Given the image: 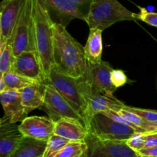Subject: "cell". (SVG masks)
<instances>
[{
    "label": "cell",
    "instance_id": "d6986e66",
    "mask_svg": "<svg viewBox=\"0 0 157 157\" xmlns=\"http://www.w3.org/2000/svg\"><path fill=\"white\" fill-rule=\"evenodd\" d=\"M103 31L98 29H90L88 38L84 46V52L87 62L98 64L102 61Z\"/></svg>",
    "mask_w": 157,
    "mask_h": 157
},
{
    "label": "cell",
    "instance_id": "d6a6232c",
    "mask_svg": "<svg viewBox=\"0 0 157 157\" xmlns=\"http://www.w3.org/2000/svg\"><path fill=\"white\" fill-rule=\"evenodd\" d=\"M143 129L145 130L146 133H157V122H148V121H147Z\"/></svg>",
    "mask_w": 157,
    "mask_h": 157
},
{
    "label": "cell",
    "instance_id": "44dd1931",
    "mask_svg": "<svg viewBox=\"0 0 157 157\" xmlns=\"http://www.w3.org/2000/svg\"><path fill=\"white\" fill-rule=\"evenodd\" d=\"M87 149L86 141H70L55 157H87Z\"/></svg>",
    "mask_w": 157,
    "mask_h": 157
},
{
    "label": "cell",
    "instance_id": "4dcf8cb0",
    "mask_svg": "<svg viewBox=\"0 0 157 157\" xmlns=\"http://www.w3.org/2000/svg\"><path fill=\"white\" fill-rule=\"evenodd\" d=\"M138 153L143 157H157V146L143 148L138 151Z\"/></svg>",
    "mask_w": 157,
    "mask_h": 157
},
{
    "label": "cell",
    "instance_id": "5bb4252c",
    "mask_svg": "<svg viewBox=\"0 0 157 157\" xmlns=\"http://www.w3.org/2000/svg\"><path fill=\"white\" fill-rule=\"evenodd\" d=\"M55 122L46 117H27L18 124V129L24 136L48 141L55 134Z\"/></svg>",
    "mask_w": 157,
    "mask_h": 157
},
{
    "label": "cell",
    "instance_id": "2e32d148",
    "mask_svg": "<svg viewBox=\"0 0 157 157\" xmlns=\"http://www.w3.org/2000/svg\"><path fill=\"white\" fill-rule=\"evenodd\" d=\"M0 101L5 112L4 117L13 124L21 122L30 112L22 104L18 90H9L0 93Z\"/></svg>",
    "mask_w": 157,
    "mask_h": 157
},
{
    "label": "cell",
    "instance_id": "3957f363",
    "mask_svg": "<svg viewBox=\"0 0 157 157\" xmlns=\"http://www.w3.org/2000/svg\"><path fill=\"white\" fill-rule=\"evenodd\" d=\"M136 13L130 12L118 0H92L85 21L89 29L104 31L114 23L134 21Z\"/></svg>",
    "mask_w": 157,
    "mask_h": 157
},
{
    "label": "cell",
    "instance_id": "4fadbf2b",
    "mask_svg": "<svg viewBox=\"0 0 157 157\" xmlns=\"http://www.w3.org/2000/svg\"><path fill=\"white\" fill-rule=\"evenodd\" d=\"M11 71L46 84L45 75L36 51L25 52L15 57Z\"/></svg>",
    "mask_w": 157,
    "mask_h": 157
},
{
    "label": "cell",
    "instance_id": "ffe728a7",
    "mask_svg": "<svg viewBox=\"0 0 157 157\" xmlns=\"http://www.w3.org/2000/svg\"><path fill=\"white\" fill-rule=\"evenodd\" d=\"M48 141L24 136L11 157H40L45 151Z\"/></svg>",
    "mask_w": 157,
    "mask_h": 157
},
{
    "label": "cell",
    "instance_id": "8fae6325",
    "mask_svg": "<svg viewBox=\"0 0 157 157\" xmlns=\"http://www.w3.org/2000/svg\"><path fill=\"white\" fill-rule=\"evenodd\" d=\"M25 0H3L0 9V50L12 36Z\"/></svg>",
    "mask_w": 157,
    "mask_h": 157
},
{
    "label": "cell",
    "instance_id": "5b68a950",
    "mask_svg": "<svg viewBox=\"0 0 157 157\" xmlns=\"http://www.w3.org/2000/svg\"><path fill=\"white\" fill-rule=\"evenodd\" d=\"M78 83L80 91L86 103L84 121L87 129L91 119L97 113L109 110L119 111L126 106L122 101L117 98H109L98 91L83 76L78 78Z\"/></svg>",
    "mask_w": 157,
    "mask_h": 157
},
{
    "label": "cell",
    "instance_id": "7402d4cb",
    "mask_svg": "<svg viewBox=\"0 0 157 157\" xmlns=\"http://www.w3.org/2000/svg\"><path fill=\"white\" fill-rule=\"evenodd\" d=\"M1 77L4 80L9 90H18L30 85V84L36 83V81H35L34 80L21 76L18 74L13 73L12 71L3 74L1 75Z\"/></svg>",
    "mask_w": 157,
    "mask_h": 157
},
{
    "label": "cell",
    "instance_id": "52a82bcc",
    "mask_svg": "<svg viewBox=\"0 0 157 157\" xmlns=\"http://www.w3.org/2000/svg\"><path fill=\"white\" fill-rule=\"evenodd\" d=\"M46 84L53 86L84 120L86 103L80 91L78 79L61 73L53 65Z\"/></svg>",
    "mask_w": 157,
    "mask_h": 157
},
{
    "label": "cell",
    "instance_id": "8992f818",
    "mask_svg": "<svg viewBox=\"0 0 157 157\" xmlns=\"http://www.w3.org/2000/svg\"><path fill=\"white\" fill-rule=\"evenodd\" d=\"M87 130L90 134L104 140H127L137 133L133 127L114 121L102 112L94 116Z\"/></svg>",
    "mask_w": 157,
    "mask_h": 157
},
{
    "label": "cell",
    "instance_id": "e0dca14e",
    "mask_svg": "<svg viewBox=\"0 0 157 157\" xmlns=\"http://www.w3.org/2000/svg\"><path fill=\"white\" fill-rule=\"evenodd\" d=\"M55 134L70 141H86L88 130L82 121L73 118H62L55 123Z\"/></svg>",
    "mask_w": 157,
    "mask_h": 157
},
{
    "label": "cell",
    "instance_id": "603a6c76",
    "mask_svg": "<svg viewBox=\"0 0 157 157\" xmlns=\"http://www.w3.org/2000/svg\"><path fill=\"white\" fill-rule=\"evenodd\" d=\"M15 61L12 43L8 41L2 50H0V75L11 71Z\"/></svg>",
    "mask_w": 157,
    "mask_h": 157
},
{
    "label": "cell",
    "instance_id": "836d02e7",
    "mask_svg": "<svg viewBox=\"0 0 157 157\" xmlns=\"http://www.w3.org/2000/svg\"><path fill=\"white\" fill-rule=\"evenodd\" d=\"M6 90H9V89H8L3 78L1 77L0 78V93H2V92L6 91Z\"/></svg>",
    "mask_w": 157,
    "mask_h": 157
},
{
    "label": "cell",
    "instance_id": "e575fe53",
    "mask_svg": "<svg viewBox=\"0 0 157 157\" xmlns=\"http://www.w3.org/2000/svg\"><path fill=\"white\" fill-rule=\"evenodd\" d=\"M40 157H42V156H40Z\"/></svg>",
    "mask_w": 157,
    "mask_h": 157
},
{
    "label": "cell",
    "instance_id": "d4e9b609",
    "mask_svg": "<svg viewBox=\"0 0 157 157\" xmlns=\"http://www.w3.org/2000/svg\"><path fill=\"white\" fill-rule=\"evenodd\" d=\"M124 109L133 113H136V115L148 122H157V110H146V109L137 108V107H131L128 106H125Z\"/></svg>",
    "mask_w": 157,
    "mask_h": 157
},
{
    "label": "cell",
    "instance_id": "4316f807",
    "mask_svg": "<svg viewBox=\"0 0 157 157\" xmlns=\"http://www.w3.org/2000/svg\"><path fill=\"white\" fill-rule=\"evenodd\" d=\"M146 133H136L127 140V144L135 151L138 152L139 150L144 148L145 146Z\"/></svg>",
    "mask_w": 157,
    "mask_h": 157
},
{
    "label": "cell",
    "instance_id": "7c38bea8",
    "mask_svg": "<svg viewBox=\"0 0 157 157\" xmlns=\"http://www.w3.org/2000/svg\"><path fill=\"white\" fill-rule=\"evenodd\" d=\"M112 71L113 68L107 61H102L98 64L88 63L87 70L83 77L98 91L109 98L116 99L113 96V93L117 87L112 84L110 80Z\"/></svg>",
    "mask_w": 157,
    "mask_h": 157
},
{
    "label": "cell",
    "instance_id": "277c9868",
    "mask_svg": "<svg viewBox=\"0 0 157 157\" xmlns=\"http://www.w3.org/2000/svg\"><path fill=\"white\" fill-rule=\"evenodd\" d=\"M9 41L12 43L15 57L22 52L36 51L32 0H25L18 21Z\"/></svg>",
    "mask_w": 157,
    "mask_h": 157
},
{
    "label": "cell",
    "instance_id": "83f0119b",
    "mask_svg": "<svg viewBox=\"0 0 157 157\" xmlns=\"http://www.w3.org/2000/svg\"><path fill=\"white\" fill-rule=\"evenodd\" d=\"M110 80H111L112 84L117 88L125 85L128 81L127 75L124 73V71L120 70V69H117V70L113 69L110 75Z\"/></svg>",
    "mask_w": 157,
    "mask_h": 157
},
{
    "label": "cell",
    "instance_id": "6da1fadb",
    "mask_svg": "<svg viewBox=\"0 0 157 157\" xmlns=\"http://www.w3.org/2000/svg\"><path fill=\"white\" fill-rule=\"evenodd\" d=\"M54 62L57 70L78 79L84 76L88 67L84 47L66 30V27L53 23Z\"/></svg>",
    "mask_w": 157,
    "mask_h": 157
},
{
    "label": "cell",
    "instance_id": "cb8c5ba5",
    "mask_svg": "<svg viewBox=\"0 0 157 157\" xmlns=\"http://www.w3.org/2000/svg\"><path fill=\"white\" fill-rule=\"evenodd\" d=\"M70 140L58 135L54 134L47 142L45 151L42 157H55L57 153L64 147Z\"/></svg>",
    "mask_w": 157,
    "mask_h": 157
},
{
    "label": "cell",
    "instance_id": "484cf974",
    "mask_svg": "<svg viewBox=\"0 0 157 157\" xmlns=\"http://www.w3.org/2000/svg\"><path fill=\"white\" fill-rule=\"evenodd\" d=\"M140 9L139 13H136V19L140 20L147 23L150 25L157 28V13L150 12L145 8L138 6Z\"/></svg>",
    "mask_w": 157,
    "mask_h": 157
},
{
    "label": "cell",
    "instance_id": "f1b7e54d",
    "mask_svg": "<svg viewBox=\"0 0 157 157\" xmlns=\"http://www.w3.org/2000/svg\"><path fill=\"white\" fill-rule=\"evenodd\" d=\"M118 112H119L123 117H124L127 121H130L131 124H133V125L136 126V127H140V128H143L144 124H145L146 122H147V121L143 120L141 117H140L138 116V115H136V113H133V112L130 111V110H126V109L124 108H122Z\"/></svg>",
    "mask_w": 157,
    "mask_h": 157
},
{
    "label": "cell",
    "instance_id": "1f68e13d",
    "mask_svg": "<svg viewBox=\"0 0 157 157\" xmlns=\"http://www.w3.org/2000/svg\"><path fill=\"white\" fill-rule=\"evenodd\" d=\"M74 1L79 6V7L81 8V10L87 15L92 0H74Z\"/></svg>",
    "mask_w": 157,
    "mask_h": 157
},
{
    "label": "cell",
    "instance_id": "9a60e30c",
    "mask_svg": "<svg viewBox=\"0 0 157 157\" xmlns=\"http://www.w3.org/2000/svg\"><path fill=\"white\" fill-rule=\"evenodd\" d=\"M23 137L18 125L3 117L0 121V157H11Z\"/></svg>",
    "mask_w": 157,
    "mask_h": 157
},
{
    "label": "cell",
    "instance_id": "9c48e42d",
    "mask_svg": "<svg viewBox=\"0 0 157 157\" xmlns=\"http://www.w3.org/2000/svg\"><path fill=\"white\" fill-rule=\"evenodd\" d=\"M86 142L87 157H143L127 145V140H104L89 133Z\"/></svg>",
    "mask_w": 157,
    "mask_h": 157
},
{
    "label": "cell",
    "instance_id": "7a4b0ae2",
    "mask_svg": "<svg viewBox=\"0 0 157 157\" xmlns=\"http://www.w3.org/2000/svg\"><path fill=\"white\" fill-rule=\"evenodd\" d=\"M33 1V19L35 27V50L48 80L54 62L53 22L41 0Z\"/></svg>",
    "mask_w": 157,
    "mask_h": 157
},
{
    "label": "cell",
    "instance_id": "ac0fdd59",
    "mask_svg": "<svg viewBox=\"0 0 157 157\" xmlns=\"http://www.w3.org/2000/svg\"><path fill=\"white\" fill-rule=\"evenodd\" d=\"M44 84L34 83L22 89L18 90L21 95L22 104L29 111L41 108L44 102Z\"/></svg>",
    "mask_w": 157,
    "mask_h": 157
},
{
    "label": "cell",
    "instance_id": "f546056e",
    "mask_svg": "<svg viewBox=\"0 0 157 157\" xmlns=\"http://www.w3.org/2000/svg\"><path fill=\"white\" fill-rule=\"evenodd\" d=\"M157 146V133H146L145 146L144 148Z\"/></svg>",
    "mask_w": 157,
    "mask_h": 157
},
{
    "label": "cell",
    "instance_id": "ba28073f",
    "mask_svg": "<svg viewBox=\"0 0 157 157\" xmlns=\"http://www.w3.org/2000/svg\"><path fill=\"white\" fill-rule=\"evenodd\" d=\"M41 109L45 111L55 123L62 118H73L79 120L84 124L82 117L49 84L44 85V102Z\"/></svg>",
    "mask_w": 157,
    "mask_h": 157
},
{
    "label": "cell",
    "instance_id": "30bf717a",
    "mask_svg": "<svg viewBox=\"0 0 157 157\" xmlns=\"http://www.w3.org/2000/svg\"><path fill=\"white\" fill-rule=\"evenodd\" d=\"M52 22L66 26L75 18L85 21L86 15L74 0H41Z\"/></svg>",
    "mask_w": 157,
    "mask_h": 157
}]
</instances>
